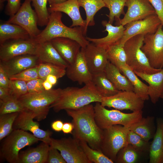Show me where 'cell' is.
Returning a JSON list of instances; mask_svg holds the SVG:
<instances>
[{
	"instance_id": "cell-1",
	"label": "cell",
	"mask_w": 163,
	"mask_h": 163,
	"mask_svg": "<svg viewBox=\"0 0 163 163\" xmlns=\"http://www.w3.org/2000/svg\"><path fill=\"white\" fill-rule=\"evenodd\" d=\"M65 110L72 119L73 137L86 142L94 149L101 151L103 130L96 122L93 105L91 104L78 109Z\"/></svg>"
},
{
	"instance_id": "cell-2",
	"label": "cell",
	"mask_w": 163,
	"mask_h": 163,
	"mask_svg": "<svg viewBox=\"0 0 163 163\" xmlns=\"http://www.w3.org/2000/svg\"><path fill=\"white\" fill-rule=\"evenodd\" d=\"M102 97L91 81L81 88L68 87L62 89L57 100L50 107L58 112L63 110L76 109L93 102H100Z\"/></svg>"
},
{
	"instance_id": "cell-3",
	"label": "cell",
	"mask_w": 163,
	"mask_h": 163,
	"mask_svg": "<svg viewBox=\"0 0 163 163\" xmlns=\"http://www.w3.org/2000/svg\"><path fill=\"white\" fill-rule=\"evenodd\" d=\"M50 13L45 28L34 38L37 43H40L57 37H65L76 41L82 48L90 43L85 37L83 28L79 26L69 27L63 24L61 12L54 11Z\"/></svg>"
},
{
	"instance_id": "cell-4",
	"label": "cell",
	"mask_w": 163,
	"mask_h": 163,
	"mask_svg": "<svg viewBox=\"0 0 163 163\" xmlns=\"http://www.w3.org/2000/svg\"><path fill=\"white\" fill-rule=\"evenodd\" d=\"M94 109L96 122L102 130L115 125H120L130 128L143 117L142 110L126 113L116 109L108 110L100 102H96Z\"/></svg>"
},
{
	"instance_id": "cell-5",
	"label": "cell",
	"mask_w": 163,
	"mask_h": 163,
	"mask_svg": "<svg viewBox=\"0 0 163 163\" xmlns=\"http://www.w3.org/2000/svg\"><path fill=\"white\" fill-rule=\"evenodd\" d=\"M62 89L44 90L34 93H27L18 98L24 109L31 111L35 119L40 121L45 119L50 106L58 98Z\"/></svg>"
},
{
	"instance_id": "cell-6",
	"label": "cell",
	"mask_w": 163,
	"mask_h": 163,
	"mask_svg": "<svg viewBox=\"0 0 163 163\" xmlns=\"http://www.w3.org/2000/svg\"><path fill=\"white\" fill-rule=\"evenodd\" d=\"M145 35H138L128 40L123 48L126 56V63L134 71L151 74L160 71L162 69H155L150 65L148 59L141 48Z\"/></svg>"
},
{
	"instance_id": "cell-7",
	"label": "cell",
	"mask_w": 163,
	"mask_h": 163,
	"mask_svg": "<svg viewBox=\"0 0 163 163\" xmlns=\"http://www.w3.org/2000/svg\"><path fill=\"white\" fill-rule=\"evenodd\" d=\"M41 139L26 131L13 129L3 141L0 155L10 163H18L20 150L25 147L37 142Z\"/></svg>"
},
{
	"instance_id": "cell-8",
	"label": "cell",
	"mask_w": 163,
	"mask_h": 163,
	"mask_svg": "<svg viewBox=\"0 0 163 163\" xmlns=\"http://www.w3.org/2000/svg\"><path fill=\"white\" fill-rule=\"evenodd\" d=\"M130 128L120 125H113L103 130L101 151L115 162L119 151L128 144L127 134Z\"/></svg>"
},
{
	"instance_id": "cell-9",
	"label": "cell",
	"mask_w": 163,
	"mask_h": 163,
	"mask_svg": "<svg viewBox=\"0 0 163 163\" xmlns=\"http://www.w3.org/2000/svg\"><path fill=\"white\" fill-rule=\"evenodd\" d=\"M161 24L155 33L145 35L141 49L150 66L155 69L163 68V30Z\"/></svg>"
},
{
	"instance_id": "cell-10",
	"label": "cell",
	"mask_w": 163,
	"mask_h": 163,
	"mask_svg": "<svg viewBox=\"0 0 163 163\" xmlns=\"http://www.w3.org/2000/svg\"><path fill=\"white\" fill-rule=\"evenodd\" d=\"M49 145L60 152L67 163H91L81 148L79 141L74 137L60 139L51 138Z\"/></svg>"
},
{
	"instance_id": "cell-11",
	"label": "cell",
	"mask_w": 163,
	"mask_h": 163,
	"mask_svg": "<svg viewBox=\"0 0 163 163\" xmlns=\"http://www.w3.org/2000/svg\"><path fill=\"white\" fill-rule=\"evenodd\" d=\"M144 101L134 91H120L112 96L102 97L100 103L105 107L135 112L142 110Z\"/></svg>"
},
{
	"instance_id": "cell-12",
	"label": "cell",
	"mask_w": 163,
	"mask_h": 163,
	"mask_svg": "<svg viewBox=\"0 0 163 163\" xmlns=\"http://www.w3.org/2000/svg\"><path fill=\"white\" fill-rule=\"evenodd\" d=\"M31 3L30 0H25L17 12L6 21L21 26L27 31L30 38L34 39L42 30L37 27V16Z\"/></svg>"
},
{
	"instance_id": "cell-13",
	"label": "cell",
	"mask_w": 163,
	"mask_h": 163,
	"mask_svg": "<svg viewBox=\"0 0 163 163\" xmlns=\"http://www.w3.org/2000/svg\"><path fill=\"white\" fill-rule=\"evenodd\" d=\"M38 44L31 38L8 40L0 45V61H6L22 55H36Z\"/></svg>"
},
{
	"instance_id": "cell-14",
	"label": "cell",
	"mask_w": 163,
	"mask_h": 163,
	"mask_svg": "<svg viewBox=\"0 0 163 163\" xmlns=\"http://www.w3.org/2000/svg\"><path fill=\"white\" fill-rule=\"evenodd\" d=\"M161 24V21L156 14L130 22L124 26L125 29L124 35L118 43L123 46L126 41L133 36L155 33Z\"/></svg>"
},
{
	"instance_id": "cell-15",
	"label": "cell",
	"mask_w": 163,
	"mask_h": 163,
	"mask_svg": "<svg viewBox=\"0 0 163 163\" xmlns=\"http://www.w3.org/2000/svg\"><path fill=\"white\" fill-rule=\"evenodd\" d=\"M35 116L31 111L24 109L19 112L13 125V129L29 131L36 137L49 144L52 133L49 130L41 129L38 122L34 119Z\"/></svg>"
},
{
	"instance_id": "cell-16",
	"label": "cell",
	"mask_w": 163,
	"mask_h": 163,
	"mask_svg": "<svg viewBox=\"0 0 163 163\" xmlns=\"http://www.w3.org/2000/svg\"><path fill=\"white\" fill-rule=\"evenodd\" d=\"M125 6L127 11L123 18L116 22L117 25L125 26L132 21L156 14L149 0H126Z\"/></svg>"
},
{
	"instance_id": "cell-17",
	"label": "cell",
	"mask_w": 163,
	"mask_h": 163,
	"mask_svg": "<svg viewBox=\"0 0 163 163\" xmlns=\"http://www.w3.org/2000/svg\"><path fill=\"white\" fill-rule=\"evenodd\" d=\"M82 49L87 65L92 74L104 71L108 61L106 50L90 42Z\"/></svg>"
},
{
	"instance_id": "cell-18",
	"label": "cell",
	"mask_w": 163,
	"mask_h": 163,
	"mask_svg": "<svg viewBox=\"0 0 163 163\" xmlns=\"http://www.w3.org/2000/svg\"><path fill=\"white\" fill-rule=\"evenodd\" d=\"M66 75L70 80L80 85L91 81L92 74L88 67L82 48L74 62L66 68Z\"/></svg>"
},
{
	"instance_id": "cell-19",
	"label": "cell",
	"mask_w": 163,
	"mask_h": 163,
	"mask_svg": "<svg viewBox=\"0 0 163 163\" xmlns=\"http://www.w3.org/2000/svg\"><path fill=\"white\" fill-rule=\"evenodd\" d=\"M40 63L37 55L26 54L0 61V65L10 77L27 69L38 66Z\"/></svg>"
},
{
	"instance_id": "cell-20",
	"label": "cell",
	"mask_w": 163,
	"mask_h": 163,
	"mask_svg": "<svg viewBox=\"0 0 163 163\" xmlns=\"http://www.w3.org/2000/svg\"><path fill=\"white\" fill-rule=\"evenodd\" d=\"M80 7L78 0H67L61 3L49 6L48 10L49 13L59 11L66 14L72 21V24L70 27H80L83 28L84 33L86 22L81 16Z\"/></svg>"
},
{
	"instance_id": "cell-21",
	"label": "cell",
	"mask_w": 163,
	"mask_h": 163,
	"mask_svg": "<svg viewBox=\"0 0 163 163\" xmlns=\"http://www.w3.org/2000/svg\"><path fill=\"white\" fill-rule=\"evenodd\" d=\"M101 24L105 28L104 31L107 32L106 36L99 38H86L90 42L106 50L111 46L119 42L124 35L125 28L122 25L114 26L106 20L103 21Z\"/></svg>"
},
{
	"instance_id": "cell-22",
	"label": "cell",
	"mask_w": 163,
	"mask_h": 163,
	"mask_svg": "<svg viewBox=\"0 0 163 163\" xmlns=\"http://www.w3.org/2000/svg\"><path fill=\"white\" fill-rule=\"evenodd\" d=\"M50 41L61 56L69 64L74 62L82 48L77 42L68 38L57 37Z\"/></svg>"
},
{
	"instance_id": "cell-23",
	"label": "cell",
	"mask_w": 163,
	"mask_h": 163,
	"mask_svg": "<svg viewBox=\"0 0 163 163\" xmlns=\"http://www.w3.org/2000/svg\"><path fill=\"white\" fill-rule=\"evenodd\" d=\"M134 72L148 84L149 97L152 103L155 104L163 93V68L160 71L151 74Z\"/></svg>"
},
{
	"instance_id": "cell-24",
	"label": "cell",
	"mask_w": 163,
	"mask_h": 163,
	"mask_svg": "<svg viewBox=\"0 0 163 163\" xmlns=\"http://www.w3.org/2000/svg\"><path fill=\"white\" fill-rule=\"evenodd\" d=\"M36 55L41 62L51 63L66 68L69 65L61 56L50 41L39 43Z\"/></svg>"
},
{
	"instance_id": "cell-25",
	"label": "cell",
	"mask_w": 163,
	"mask_h": 163,
	"mask_svg": "<svg viewBox=\"0 0 163 163\" xmlns=\"http://www.w3.org/2000/svg\"><path fill=\"white\" fill-rule=\"evenodd\" d=\"M156 128L153 139L150 145V163H163V120L156 119Z\"/></svg>"
},
{
	"instance_id": "cell-26",
	"label": "cell",
	"mask_w": 163,
	"mask_h": 163,
	"mask_svg": "<svg viewBox=\"0 0 163 163\" xmlns=\"http://www.w3.org/2000/svg\"><path fill=\"white\" fill-rule=\"evenodd\" d=\"M42 142L36 147L19 152L18 163H46L50 145Z\"/></svg>"
},
{
	"instance_id": "cell-27",
	"label": "cell",
	"mask_w": 163,
	"mask_h": 163,
	"mask_svg": "<svg viewBox=\"0 0 163 163\" xmlns=\"http://www.w3.org/2000/svg\"><path fill=\"white\" fill-rule=\"evenodd\" d=\"M106 75L120 91H134V88L129 79L121 73L119 68L109 61L104 70Z\"/></svg>"
},
{
	"instance_id": "cell-28",
	"label": "cell",
	"mask_w": 163,
	"mask_h": 163,
	"mask_svg": "<svg viewBox=\"0 0 163 163\" xmlns=\"http://www.w3.org/2000/svg\"><path fill=\"white\" fill-rule=\"evenodd\" d=\"M30 38L25 29L21 26L7 22L0 24V45L10 40L27 39Z\"/></svg>"
},
{
	"instance_id": "cell-29",
	"label": "cell",
	"mask_w": 163,
	"mask_h": 163,
	"mask_svg": "<svg viewBox=\"0 0 163 163\" xmlns=\"http://www.w3.org/2000/svg\"><path fill=\"white\" fill-rule=\"evenodd\" d=\"M91 82L103 97L112 96L120 91L108 78L104 71L93 74Z\"/></svg>"
},
{
	"instance_id": "cell-30",
	"label": "cell",
	"mask_w": 163,
	"mask_h": 163,
	"mask_svg": "<svg viewBox=\"0 0 163 163\" xmlns=\"http://www.w3.org/2000/svg\"><path fill=\"white\" fill-rule=\"evenodd\" d=\"M119 69L130 82L134 88V92L143 100H148L149 98L148 86L141 81L127 64L121 66Z\"/></svg>"
},
{
	"instance_id": "cell-31",
	"label": "cell",
	"mask_w": 163,
	"mask_h": 163,
	"mask_svg": "<svg viewBox=\"0 0 163 163\" xmlns=\"http://www.w3.org/2000/svg\"><path fill=\"white\" fill-rule=\"evenodd\" d=\"M80 7L85 9L86 15V26L84 30L85 35L88 27L95 24L94 19L96 13L102 8L105 7L103 0H78Z\"/></svg>"
},
{
	"instance_id": "cell-32",
	"label": "cell",
	"mask_w": 163,
	"mask_h": 163,
	"mask_svg": "<svg viewBox=\"0 0 163 163\" xmlns=\"http://www.w3.org/2000/svg\"><path fill=\"white\" fill-rule=\"evenodd\" d=\"M153 117H142L137 123L130 128V130L140 136L144 140L149 142L153 138L156 131Z\"/></svg>"
},
{
	"instance_id": "cell-33",
	"label": "cell",
	"mask_w": 163,
	"mask_h": 163,
	"mask_svg": "<svg viewBox=\"0 0 163 163\" xmlns=\"http://www.w3.org/2000/svg\"><path fill=\"white\" fill-rule=\"evenodd\" d=\"M108 61L119 69L126 64V56L123 46L117 43L106 50Z\"/></svg>"
},
{
	"instance_id": "cell-34",
	"label": "cell",
	"mask_w": 163,
	"mask_h": 163,
	"mask_svg": "<svg viewBox=\"0 0 163 163\" xmlns=\"http://www.w3.org/2000/svg\"><path fill=\"white\" fill-rule=\"evenodd\" d=\"M105 7L109 11V14H106L108 17V22L112 24L114 20L117 22L120 18L121 15H124V10L126 0H103Z\"/></svg>"
},
{
	"instance_id": "cell-35",
	"label": "cell",
	"mask_w": 163,
	"mask_h": 163,
	"mask_svg": "<svg viewBox=\"0 0 163 163\" xmlns=\"http://www.w3.org/2000/svg\"><path fill=\"white\" fill-rule=\"evenodd\" d=\"M79 141L85 154L91 163H114L113 161L107 157L101 151L91 148L84 141Z\"/></svg>"
},
{
	"instance_id": "cell-36",
	"label": "cell",
	"mask_w": 163,
	"mask_h": 163,
	"mask_svg": "<svg viewBox=\"0 0 163 163\" xmlns=\"http://www.w3.org/2000/svg\"><path fill=\"white\" fill-rule=\"evenodd\" d=\"M38 67L39 78L44 80L49 75H55L59 79L66 74V68L51 63L41 62Z\"/></svg>"
},
{
	"instance_id": "cell-37",
	"label": "cell",
	"mask_w": 163,
	"mask_h": 163,
	"mask_svg": "<svg viewBox=\"0 0 163 163\" xmlns=\"http://www.w3.org/2000/svg\"><path fill=\"white\" fill-rule=\"evenodd\" d=\"M141 152L128 144L118 152L115 162L119 163H135L138 160Z\"/></svg>"
},
{
	"instance_id": "cell-38",
	"label": "cell",
	"mask_w": 163,
	"mask_h": 163,
	"mask_svg": "<svg viewBox=\"0 0 163 163\" xmlns=\"http://www.w3.org/2000/svg\"><path fill=\"white\" fill-rule=\"evenodd\" d=\"M38 18V25L46 26L48 23L50 13L47 7L48 0H30Z\"/></svg>"
},
{
	"instance_id": "cell-39",
	"label": "cell",
	"mask_w": 163,
	"mask_h": 163,
	"mask_svg": "<svg viewBox=\"0 0 163 163\" xmlns=\"http://www.w3.org/2000/svg\"><path fill=\"white\" fill-rule=\"evenodd\" d=\"M24 110L18 98L10 95L0 100V115L15 112H20Z\"/></svg>"
},
{
	"instance_id": "cell-40",
	"label": "cell",
	"mask_w": 163,
	"mask_h": 163,
	"mask_svg": "<svg viewBox=\"0 0 163 163\" xmlns=\"http://www.w3.org/2000/svg\"><path fill=\"white\" fill-rule=\"evenodd\" d=\"M19 112L0 115V140L8 135L13 130V125Z\"/></svg>"
},
{
	"instance_id": "cell-41",
	"label": "cell",
	"mask_w": 163,
	"mask_h": 163,
	"mask_svg": "<svg viewBox=\"0 0 163 163\" xmlns=\"http://www.w3.org/2000/svg\"><path fill=\"white\" fill-rule=\"evenodd\" d=\"M127 141L128 144L131 145L141 152L149 150V142L144 140L140 136L130 130L127 134Z\"/></svg>"
},
{
	"instance_id": "cell-42",
	"label": "cell",
	"mask_w": 163,
	"mask_h": 163,
	"mask_svg": "<svg viewBox=\"0 0 163 163\" xmlns=\"http://www.w3.org/2000/svg\"><path fill=\"white\" fill-rule=\"evenodd\" d=\"M9 89L10 95L17 98L28 93L27 82L18 80H10Z\"/></svg>"
},
{
	"instance_id": "cell-43",
	"label": "cell",
	"mask_w": 163,
	"mask_h": 163,
	"mask_svg": "<svg viewBox=\"0 0 163 163\" xmlns=\"http://www.w3.org/2000/svg\"><path fill=\"white\" fill-rule=\"evenodd\" d=\"M38 66L26 69L9 77L10 80H18L28 82L39 78Z\"/></svg>"
},
{
	"instance_id": "cell-44",
	"label": "cell",
	"mask_w": 163,
	"mask_h": 163,
	"mask_svg": "<svg viewBox=\"0 0 163 163\" xmlns=\"http://www.w3.org/2000/svg\"><path fill=\"white\" fill-rule=\"evenodd\" d=\"M56 149L50 145L46 163H66L60 153Z\"/></svg>"
},
{
	"instance_id": "cell-45",
	"label": "cell",
	"mask_w": 163,
	"mask_h": 163,
	"mask_svg": "<svg viewBox=\"0 0 163 163\" xmlns=\"http://www.w3.org/2000/svg\"><path fill=\"white\" fill-rule=\"evenodd\" d=\"M44 80L38 78L27 82L28 93H34L45 90L43 86Z\"/></svg>"
},
{
	"instance_id": "cell-46",
	"label": "cell",
	"mask_w": 163,
	"mask_h": 163,
	"mask_svg": "<svg viewBox=\"0 0 163 163\" xmlns=\"http://www.w3.org/2000/svg\"><path fill=\"white\" fill-rule=\"evenodd\" d=\"M5 12L7 15L11 17L14 16L20 8L21 0H7Z\"/></svg>"
},
{
	"instance_id": "cell-47",
	"label": "cell",
	"mask_w": 163,
	"mask_h": 163,
	"mask_svg": "<svg viewBox=\"0 0 163 163\" xmlns=\"http://www.w3.org/2000/svg\"><path fill=\"white\" fill-rule=\"evenodd\" d=\"M163 26V2L162 0H149Z\"/></svg>"
},
{
	"instance_id": "cell-48",
	"label": "cell",
	"mask_w": 163,
	"mask_h": 163,
	"mask_svg": "<svg viewBox=\"0 0 163 163\" xmlns=\"http://www.w3.org/2000/svg\"><path fill=\"white\" fill-rule=\"evenodd\" d=\"M10 81L9 77L0 65V87L8 89Z\"/></svg>"
},
{
	"instance_id": "cell-49",
	"label": "cell",
	"mask_w": 163,
	"mask_h": 163,
	"mask_svg": "<svg viewBox=\"0 0 163 163\" xmlns=\"http://www.w3.org/2000/svg\"><path fill=\"white\" fill-rule=\"evenodd\" d=\"M74 128L72 123L65 122L63 123L62 131L64 133H72Z\"/></svg>"
},
{
	"instance_id": "cell-50",
	"label": "cell",
	"mask_w": 163,
	"mask_h": 163,
	"mask_svg": "<svg viewBox=\"0 0 163 163\" xmlns=\"http://www.w3.org/2000/svg\"><path fill=\"white\" fill-rule=\"evenodd\" d=\"M63 123L60 120L54 121L51 124V127L53 130L56 132L62 131Z\"/></svg>"
},
{
	"instance_id": "cell-51",
	"label": "cell",
	"mask_w": 163,
	"mask_h": 163,
	"mask_svg": "<svg viewBox=\"0 0 163 163\" xmlns=\"http://www.w3.org/2000/svg\"><path fill=\"white\" fill-rule=\"evenodd\" d=\"M10 95L9 88L0 87V100L5 98Z\"/></svg>"
},
{
	"instance_id": "cell-52",
	"label": "cell",
	"mask_w": 163,
	"mask_h": 163,
	"mask_svg": "<svg viewBox=\"0 0 163 163\" xmlns=\"http://www.w3.org/2000/svg\"><path fill=\"white\" fill-rule=\"evenodd\" d=\"M58 79L56 76L50 75H48L46 79L47 80L53 85H54L56 83Z\"/></svg>"
},
{
	"instance_id": "cell-53",
	"label": "cell",
	"mask_w": 163,
	"mask_h": 163,
	"mask_svg": "<svg viewBox=\"0 0 163 163\" xmlns=\"http://www.w3.org/2000/svg\"><path fill=\"white\" fill-rule=\"evenodd\" d=\"M53 85L47 80H45L43 83V86L46 90H49L52 89Z\"/></svg>"
},
{
	"instance_id": "cell-54",
	"label": "cell",
	"mask_w": 163,
	"mask_h": 163,
	"mask_svg": "<svg viewBox=\"0 0 163 163\" xmlns=\"http://www.w3.org/2000/svg\"><path fill=\"white\" fill-rule=\"evenodd\" d=\"M67 0H48V3L49 6L61 3H63Z\"/></svg>"
},
{
	"instance_id": "cell-55",
	"label": "cell",
	"mask_w": 163,
	"mask_h": 163,
	"mask_svg": "<svg viewBox=\"0 0 163 163\" xmlns=\"http://www.w3.org/2000/svg\"><path fill=\"white\" fill-rule=\"evenodd\" d=\"M7 1V0H0V8L2 9L3 7V3L5 1Z\"/></svg>"
},
{
	"instance_id": "cell-56",
	"label": "cell",
	"mask_w": 163,
	"mask_h": 163,
	"mask_svg": "<svg viewBox=\"0 0 163 163\" xmlns=\"http://www.w3.org/2000/svg\"><path fill=\"white\" fill-rule=\"evenodd\" d=\"M160 98L163 99V93L161 95Z\"/></svg>"
},
{
	"instance_id": "cell-57",
	"label": "cell",
	"mask_w": 163,
	"mask_h": 163,
	"mask_svg": "<svg viewBox=\"0 0 163 163\" xmlns=\"http://www.w3.org/2000/svg\"><path fill=\"white\" fill-rule=\"evenodd\" d=\"M162 0V1H163V0Z\"/></svg>"
}]
</instances>
